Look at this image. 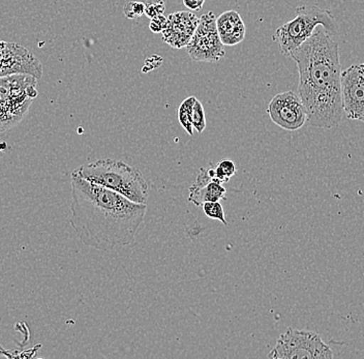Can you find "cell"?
I'll return each mask as SVG.
<instances>
[{"mask_svg":"<svg viewBox=\"0 0 364 359\" xmlns=\"http://www.w3.org/2000/svg\"><path fill=\"white\" fill-rule=\"evenodd\" d=\"M145 4V15L149 19L156 16L164 15L166 11V4L164 0H146Z\"/></svg>","mask_w":364,"mask_h":359,"instance_id":"cell-18","label":"cell"},{"mask_svg":"<svg viewBox=\"0 0 364 359\" xmlns=\"http://www.w3.org/2000/svg\"><path fill=\"white\" fill-rule=\"evenodd\" d=\"M184 6L192 11V12H198L203 8L205 0H182Z\"/></svg>","mask_w":364,"mask_h":359,"instance_id":"cell-20","label":"cell"},{"mask_svg":"<svg viewBox=\"0 0 364 359\" xmlns=\"http://www.w3.org/2000/svg\"><path fill=\"white\" fill-rule=\"evenodd\" d=\"M193 129H196L199 134L203 133L204 129H206V116H205L204 107L199 100H197L195 105H193Z\"/></svg>","mask_w":364,"mask_h":359,"instance_id":"cell-16","label":"cell"},{"mask_svg":"<svg viewBox=\"0 0 364 359\" xmlns=\"http://www.w3.org/2000/svg\"><path fill=\"white\" fill-rule=\"evenodd\" d=\"M289 58L297 65L298 95L306 109V122L320 129L340 126L343 109L340 50L336 35L318 26Z\"/></svg>","mask_w":364,"mask_h":359,"instance_id":"cell-2","label":"cell"},{"mask_svg":"<svg viewBox=\"0 0 364 359\" xmlns=\"http://www.w3.org/2000/svg\"><path fill=\"white\" fill-rule=\"evenodd\" d=\"M205 215L211 220H218L222 222L225 226H227L228 222L225 218L224 208L220 201L218 202H206L202 205Z\"/></svg>","mask_w":364,"mask_h":359,"instance_id":"cell-15","label":"cell"},{"mask_svg":"<svg viewBox=\"0 0 364 359\" xmlns=\"http://www.w3.org/2000/svg\"><path fill=\"white\" fill-rule=\"evenodd\" d=\"M146 213V204L131 201L73 172L70 224L86 247L109 252L131 245Z\"/></svg>","mask_w":364,"mask_h":359,"instance_id":"cell-1","label":"cell"},{"mask_svg":"<svg viewBox=\"0 0 364 359\" xmlns=\"http://www.w3.org/2000/svg\"><path fill=\"white\" fill-rule=\"evenodd\" d=\"M270 119L279 128L297 131L306 124V109L294 92H284L274 95L267 108Z\"/></svg>","mask_w":364,"mask_h":359,"instance_id":"cell-8","label":"cell"},{"mask_svg":"<svg viewBox=\"0 0 364 359\" xmlns=\"http://www.w3.org/2000/svg\"><path fill=\"white\" fill-rule=\"evenodd\" d=\"M168 23L161 31L164 42L174 49H182L190 43L200 18L191 12H176L168 16Z\"/></svg>","mask_w":364,"mask_h":359,"instance_id":"cell-10","label":"cell"},{"mask_svg":"<svg viewBox=\"0 0 364 359\" xmlns=\"http://www.w3.org/2000/svg\"><path fill=\"white\" fill-rule=\"evenodd\" d=\"M215 174L216 181L224 185L236 174L235 164L229 159H224L215 166Z\"/></svg>","mask_w":364,"mask_h":359,"instance_id":"cell-14","label":"cell"},{"mask_svg":"<svg viewBox=\"0 0 364 359\" xmlns=\"http://www.w3.org/2000/svg\"><path fill=\"white\" fill-rule=\"evenodd\" d=\"M168 19L164 15L156 16L150 20L149 29L154 33H159L167 26Z\"/></svg>","mask_w":364,"mask_h":359,"instance_id":"cell-19","label":"cell"},{"mask_svg":"<svg viewBox=\"0 0 364 359\" xmlns=\"http://www.w3.org/2000/svg\"><path fill=\"white\" fill-rule=\"evenodd\" d=\"M318 26L324 27L333 35L338 29L336 19L329 10H324L315 4H304L296 9L294 19L277 29L273 35V41L277 43L282 54L290 56L291 52L311 38Z\"/></svg>","mask_w":364,"mask_h":359,"instance_id":"cell-4","label":"cell"},{"mask_svg":"<svg viewBox=\"0 0 364 359\" xmlns=\"http://www.w3.org/2000/svg\"><path fill=\"white\" fill-rule=\"evenodd\" d=\"M124 13L125 17L129 20H135L140 18L141 16L144 15L145 4L144 2L141 1H129L125 4L124 8Z\"/></svg>","mask_w":364,"mask_h":359,"instance_id":"cell-17","label":"cell"},{"mask_svg":"<svg viewBox=\"0 0 364 359\" xmlns=\"http://www.w3.org/2000/svg\"><path fill=\"white\" fill-rule=\"evenodd\" d=\"M0 42H1V41H0Z\"/></svg>","mask_w":364,"mask_h":359,"instance_id":"cell-21","label":"cell"},{"mask_svg":"<svg viewBox=\"0 0 364 359\" xmlns=\"http://www.w3.org/2000/svg\"><path fill=\"white\" fill-rule=\"evenodd\" d=\"M38 80L31 75L0 78V133L22 122L38 97Z\"/></svg>","mask_w":364,"mask_h":359,"instance_id":"cell-5","label":"cell"},{"mask_svg":"<svg viewBox=\"0 0 364 359\" xmlns=\"http://www.w3.org/2000/svg\"><path fill=\"white\" fill-rule=\"evenodd\" d=\"M226 188L223 183L211 181L202 186H192L190 188L188 201L196 206H202L206 202H218L226 200Z\"/></svg>","mask_w":364,"mask_h":359,"instance_id":"cell-12","label":"cell"},{"mask_svg":"<svg viewBox=\"0 0 364 359\" xmlns=\"http://www.w3.org/2000/svg\"><path fill=\"white\" fill-rule=\"evenodd\" d=\"M341 102L348 119L364 122V63L341 70Z\"/></svg>","mask_w":364,"mask_h":359,"instance_id":"cell-9","label":"cell"},{"mask_svg":"<svg viewBox=\"0 0 364 359\" xmlns=\"http://www.w3.org/2000/svg\"><path fill=\"white\" fill-rule=\"evenodd\" d=\"M196 101H197V97L191 95L182 102L178 109L179 122H181L182 128L186 129V133L190 136L193 135V109Z\"/></svg>","mask_w":364,"mask_h":359,"instance_id":"cell-13","label":"cell"},{"mask_svg":"<svg viewBox=\"0 0 364 359\" xmlns=\"http://www.w3.org/2000/svg\"><path fill=\"white\" fill-rule=\"evenodd\" d=\"M188 55L195 61L218 63L225 56V46L216 28V17L213 12L204 14L191 38Z\"/></svg>","mask_w":364,"mask_h":359,"instance_id":"cell-7","label":"cell"},{"mask_svg":"<svg viewBox=\"0 0 364 359\" xmlns=\"http://www.w3.org/2000/svg\"><path fill=\"white\" fill-rule=\"evenodd\" d=\"M74 173L136 203H147L150 188L146 179L136 168L122 161L106 159L85 164Z\"/></svg>","mask_w":364,"mask_h":359,"instance_id":"cell-3","label":"cell"},{"mask_svg":"<svg viewBox=\"0 0 364 359\" xmlns=\"http://www.w3.org/2000/svg\"><path fill=\"white\" fill-rule=\"evenodd\" d=\"M331 348L318 333L292 327L279 336L268 358L274 359H331Z\"/></svg>","mask_w":364,"mask_h":359,"instance_id":"cell-6","label":"cell"},{"mask_svg":"<svg viewBox=\"0 0 364 359\" xmlns=\"http://www.w3.org/2000/svg\"><path fill=\"white\" fill-rule=\"evenodd\" d=\"M216 28L224 46H236L245 38V24L235 11H227L216 18Z\"/></svg>","mask_w":364,"mask_h":359,"instance_id":"cell-11","label":"cell"}]
</instances>
